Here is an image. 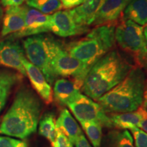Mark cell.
Returning a JSON list of instances; mask_svg holds the SVG:
<instances>
[{"label":"cell","instance_id":"cell-12","mask_svg":"<svg viewBox=\"0 0 147 147\" xmlns=\"http://www.w3.org/2000/svg\"><path fill=\"white\" fill-rule=\"evenodd\" d=\"M131 0H106L95 16L92 25L95 26L106 24H117L121 14Z\"/></svg>","mask_w":147,"mask_h":147},{"label":"cell","instance_id":"cell-31","mask_svg":"<svg viewBox=\"0 0 147 147\" xmlns=\"http://www.w3.org/2000/svg\"><path fill=\"white\" fill-rule=\"evenodd\" d=\"M142 108L147 112V84H145L144 94H143V102Z\"/></svg>","mask_w":147,"mask_h":147},{"label":"cell","instance_id":"cell-23","mask_svg":"<svg viewBox=\"0 0 147 147\" xmlns=\"http://www.w3.org/2000/svg\"><path fill=\"white\" fill-rule=\"evenodd\" d=\"M27 6L45 14H53L63 8L59 0H27Z\"/></svg>","mask_w":147,"mask_h":147},{"label":"cell","instance_id":"cell-21","mask_svg":"<svg viewBox=\"0 0 147 147\" xmlns=\"http://www.w3.org/2000/svg\"><path fill=\"white\" fill-rule=\"evenodd\" d=\"M57 129L56 127V121L53 114L49 113L45 115L40 122L39 133L50 141L52 146L57 138Z\"/></svg>","mask_w":147,"mask_h":147},{"label":"cell","instance_id":"cell-20","mask_svg":"<svg viewBox=\"0 0 147 147\" xmlns=\"http://www.w3.org/2000/svg\"><path fill=\"white\" fill-rule=\"evenodd\" d=\"M21 74L10 71H0V106H4L11 90L21 80Z\"/></svg>","mask_w":147,"mask_h":147},{"label":"cell","instance_id":"cell-18","mask_svg":"<svg viewBox=\"0 0 147 147\" xmlns=\"http://www.w3.org/2000/svg\"><path fill=\"white\" fill-rule=\"evenodd\" d=\"M113 126L123 129H131L134 127H138L139 123L143 119H147V112L142 106L136 110L129 113L113 115L110 117Z\"/></svg>","mask_w":147,"mask_h":147},{"label":"cell","instance_id":"cell-17","mask_svg":"<svg viewBox=\"0 0 147 147\" xmlns=\"http://www.w3.org/2000/svg\"><path fill=\"white\" fill-rule=\"evenodd\" d=\"M56 127L63 132L73 144L82 134L81 128L67 109L61 112L56 121Z\"/></svg>","mask_w":147,"mask_h":147},{"label":"cell","instance_id":"cell-25","mask_svg":"<svg viewBox=\"0 0 147 147\" xmlns=\"http://www.w3.org/2000/svg\"><path fill=\"white\" fill-rule=\"evenodd\" d=\"M133 134L136 147H147V134L143 130L134 127L130 129Z\"/></svg>","mask_w":147,"mask_h":147},{"label":"cell","instance_id":"cell-32","mask_svg":"<svg viewBox=\"0 0 147 147\" xmlns=\"http://www.w3.org/2000/svg\"><path fill=\"white\" fill-rule=\"evenodd\" d=\"M138 127L142 129V130H144V132L147 134V119H143L139 123Z\"/></svg>","mask_w":147,"mask_h":147},{"label":"cell","instance_id":"cell-29","mask_svg":"<svg viewBox=\"0 0 147 147\" xmlns=\"http://www.w3.org/2000/svg\"><path fill=\"white\" fill-rule=\"evenodd\" d=\"M1 5L4 7L18 6L26 1L27 0H0Z\"/></svg>","mask_w":147,"mask_h":147},{"label":"cell","instance_id":"cell-4","mask_svg":"<svg viewBox=\"0 0 147 147\" xmlns=\"http://www.w3.org/2000/svg\"><path fill=\"white\" fill-rule=\"evenodd\" d=\"M115 29L116 24L95 26L84 38L66 46V50L90 69L97 60L115 47Z\"/></svg>","mask_w":147,"mask_h":147},{"label":"cell","instance_id":"cell-14","mask_svg":"<svg viewBox=\"0 0 147 147\" xmlns=\"http://www.w3.org/2000/svg\"><path fill=\"white\" fill-rule=\"evenodd\" d=\"M26 5L9 6L5 10L3 18L1 37L21 32L25 27V16Z\"/></svg>","mask_w":147,"mask_h":147},{"label":"cell","instance_id":"cell-35","mask_svg":"<svg viewBox=\"0 0 147 147\" xmlns=\"http://www.w3.org/2000/svg\"><path fill=\"white\" fill-rule=\"evenodd\" d=\"M2 17H3V10L1 5H0V22H1V19H2Z\"/></svg>","mask_w":147,"mask_h":147},{"label":"cell","instance_id":"cell-5","mask_svg":"<svg viewBox=\"0 0 147 147\" xmlns=\"http://www.w3.org/2000/svg\"><path fill=\"white\" fill-rule=\"evenodd\" d=\"M50 59L51 68L55 76L71 77L80 89L82 87L89 68L73 57L61 42L53 37H51L50 43Z\"/></svg>","mask_w":147,"mask_h":147},{"label":"cell","instance_id":"cell-24","mask_svg":"<svg viewBox=\"0 0 147 147\" xmlns=\"http://www.w3.org/2000/svg\"><path fill=\"white\" fill-rule=\"evenodd\" d=\"M90 142L94 147H101L102 139V126L98 123L87 121L80 123Z\"/></svg>","mask_w":147,"mask_h":147},{"label":"cell","instance_id":"cell-27","mask_svg":"<svg viewBox=\"0 0 147 147\" xmlns=\"http://www.w3.org/2000/svg\"><path fill=\"white\" fill-rule=\"evenodd\" d=\"M20 140L9 137L0 136V147H17Z\"/></svg>","mask_w":147,"mask_h":147},{"label":"cell","instance_id":"cell-10","mask_svg":"<svg viewBox=\"0 0 147 147\" xmlns=\"http://www.w3.org/2000/svg\"><path fill=\"white\" fill-rule=\"evenodd\" d=\"M25 52L16 40L5 39L0 42V66L17 70L22 76H26L23 59Z\"/></svg>","mask_w":147,"mask_h":147},{"label":"cell","instance_id":"cell-26","mask_svg":"<svg viewBox=\"0 0 147 147\" xmlns=\"http://www.w3.org/2000/svg\"><path fill=\"white\" fill-rule=\"evenodd\" d=\"M53 147H73V144L63 132L57 129V138Z\"/></svg>","mask_w":147,"mask_h":147},{"label":"cell","instance_id":"cell-15","mask_svg":"<svg viewBox=\"0 0 147 147\" xmlns=\"http://www.w3.org/2000/svg\"><path fill=\"white\" fill-rule=\"evenodd\" d=\"M106 0H84L78 6L70 10L75 21L82 28L88 29Z\"/></svg>","mask_w":147,"mask_h":147},{"label":"cell","instance_id":"cell-22","mask_svg":"<svg viewBox=\"0 0 147 147\" xmlns=\"http://www.w3.org/2000/svg\"><path fill=\"white\" fill-rule=\"evenodd\" d=\"M107 147H135L134 140L129 131H113L108 135Z\"/></svg>","mask_w":147,"mask_h":147},{"label":"cell","instance_id":"cell-36","mask_svg":"<svg viewBox=\"0 0 147 147\" xmlns=\"http://www.w3.org/2000/svg\"><path fill=\"white\" fill-rule=\"evenodd\" d=\"M1 108H2V106H0V110H1Z\"/></svg>","mask_w":147,"mask_h":147},{"label":"cell","instance_id":"cell-30","mask_svg":"<svg viewBox=\"0 0 147 147\" xmlns=\"http://www.w3.org/2000/svg\"><path fill=\"white\" fill-rule=\"evenodd\" d=\"M74 144L75 147H92L87 141V140L86 139L83 134L77 139V140Z\"/></svg>","mask_w":147,"mask_h":147},{"label":"cell","instance_id":"cell-28","mask_svg":"<svg viewBox=\"0 0 147 147\" xmlns=\"http://www.w3.org/2000/svg\"><path fill=\"white\" fill-rule=\"evenodd\" d=\"M61 3L63 8L70 10L80 5L84 0H59Z\"/></svg>","mask_w":147,"mask_h":147},{"label":"cell","instance_id":"cell-6","mask_svg":"<svg viewBox=\"0 0 147 147\" xmlns=\"http://www.w3.org/2000/svg\"><path fill=\"white\" fill-rule=\"evenodd\" d=\"M115 39L119 47L131 55L138 63L142 65L147 61V47L142 26L123 18L116 26Z\"/></svg>","mask_w":147,"mask_h":147},{"label":"cell","instance_id":"cell-9","mask_svg":"<svg viewBox=\"0 0 147 147\" xmlns=\"http://www.w3.org/2000/svg\"><path fill=\"white\" fill-rule=\"evenodd\" d=\"M51 31V17L49 14L42 13L36 9L26 5L25 16V27L21 32L11 34L5 39L16 40Z\"/></svg>","mask_w":147,"mask_h":147},{"label":"cell","instance_id":"cell-33","mask_svg":"<svg viewBox=\"0 0 147 147\" xmlns=\"http://www.w3.org/2000/svg\"><path fill=\"white\" fill-rule=\"evenodd\" d=\"M143 34H144L145 42H146V47H147V23L144 25V27L143 28Z\"/></svg>","mask_w":147,"mask_h":147},{"label":"cell","instance_id":"cell-13","mask_svg":"<svg viewBox=\"0 0 147 147\" xmlns=\"http://www.w3.org/2000/svg\"><path fill=\"white\" fill-rule=\"evenodd\" d=\"M23 63L27 75L37 93L47 104L52 102V89L42 71L34 64L30 63L25 57L23 59Z\"/></svg>","mask_w":147,"mask_h":147},{"label":"cell","instance_id":"cell-8","mask_svg":"<svg viewBox=\"0 0 147 147\" xmlns=\"http://www.w3.org/2000/svg\"><path fill=\"white\" fill-rule=\"evenodd\" d=\"M80 123L96 122L106 127H113L110 118L100 104L93 102L87 95L80 93L76 100L67 106Z\"/></svg>","mask_w":147,"mask_h":147},{"label":"cell","instance_id":"cell-34","mask_svg":"<svg viewBox=\"0 0 147 147\" xmlns=\"http://www.w3.org/2000/svg\"><path fill=\"white\" fill-rule=\"evenodd\" d=\"M17 147H27V146L25 142H21V141H20L17 145Z\"/></svg>","mask_w":147,"mask_h":147},{"label":"cell","instance_id":"cell-7","mask_svg":"<svg viewBox=\"0 0 147 147\" xmlns=\"http://www.w3.org/2000/svg\"><path fill=\"white\" fill-rule=\"evenodd\" d=\"M51 37L39 34L29 36L23 41L24 52L29 61L42 71L50 84H52L56 78L51 65Z\"/></svg>","mask_w":147,"mask_h":147},{"label":"cell","instance_id":"cell-19","mask_svg":"<svg viewBox=\"0 0 147 147\" xmlns=\"http://www.w3.org/2000/svg\"><path fill=\"white\" fill-rule=\"evenodd\" d=\"M123 18L144 25L147 23V0H131L123 11Z\"/></svg>","mask_w":147,"mask_h":147},{"label":"cell","instance_id":"cell-1","mask_svg":"<svg viewBox=\"0 0 147 147\" xmlns=\"http://www.w3.org/2000/svg\"><path fill=\"white\" fill-rule=\"evenodd\" d=\"M133 68L117 50L97 60L84 78L82 91L92 100H98L122 81Z\"/></svg>","mask_w":147,"mask_h":147},{"label":"cell","instance_id":"cell-11","mask_svg":"<svg viewBox=\"0 0 147 147\" xmlns=\"http://www.w3.org/2000/svg\"><path fill=\"white\" fill-rule=\"evenodd\" d=\"M51 31L57 36L67 38L87 32L88 29L78 25L70 10H59L51 15Z\"/></svg>","mask_w":147,"mask_h":147},{"label":"cell","instance_id":"cell-2","mask_svg":"<svg viewBox=\"0 0 147 147\" xmlns=\"http://www.w3.org/2000/svg\"><path fill=\"white\" fill-rule=\"evenodd\" d=\"M41 110V102L37 95L32 90L21 88L3 117L0 133L20 139L26 138L36 131Z\"/></svg>","mask_w":147,"mask_h":147},{"label":"cell","instance_id":"cell-3","mask_svg":"<svg viewBox=\"0 0 147 147\" xmlns=\"http://www.w3.org/2000/svg\"><path fill=\"white\" fill-rule=\"evenodd\" d=\"M146 77L140 67H133L113 89L97 100L108 113H129L136 110L143 102Z\"/></svg>","mask_w":147,"mask_h":147},{"label":"cell","instance_id":"cell-16","mask_svg":"<svg viewBox=\"0 0 147 147\" xmlns=\"http://www.w3.org/2000/svg\"><path fill=\"white\" fill-rule=\"evenodd\" d=\"M53 93L55 100L61 106H67L80 94V88L73 80L65 78L55 81Z\"/></svg>","mask_w":147,"mask_h":147}]
</instances>
